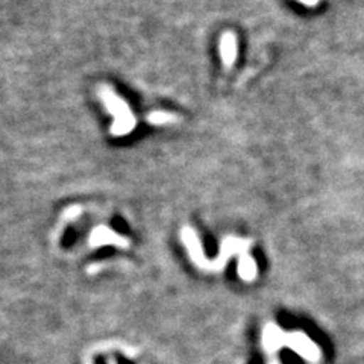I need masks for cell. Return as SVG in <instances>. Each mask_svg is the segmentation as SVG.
<instances>
[{
	"label": "cell",
	"instance_id": "cell-10",
	"mask_svg": "<svg viewBox=\"0 0 364 364\" xmlns=\"http://www.w3.org/2000/svg\"><path fill=\"white\" fill-rule=\"evenodd\" d=\"M269 364H281V361H279V358H278V357H275V358H270Z\"/></svg>",
	"mask_w": 364,
	"mask_h": 364
},
{
	"label": "cell",
	"instance_id": "cell-4",
	"mask_svg": "<svg viewBox=\"0 0 364 364\" xmlns=\"http://www.w3.org/2000/svg\"><path fill=\"white\" fill-rule=\"evenodd\" d=\"M88 243L91 247H100V246H108V245L123 247V249L129 247V240L127 237L117 234L116 231H112L111 228L105 225H100L91 231Z\"/></svg>",
	"mask_w": 364,
	"mask_h": 364
},
{
	"label": "cell",
	"instance_id": "cell-7",
	"mask_svg": "<svg viewBox=\"0 0 364 364\" xmlns=\"http://www.w3.org/2000/svg\"><path fill=\"white\" fill-rule=\"evenodd\" d=\"M147 122L154 127H163V124H170V123H178L179 117L173 112H164V111H154L147 116Z\"/></svg>",
	"mask_w": 364,
	"mask_h": 364
},
{
	"label": "cell",
	"instance_id": "cell-11",
	"mask_svg": "<svg viewBox=\"0 0 364 364\" xmlns=\"http://www.w3.org/2000/svg\"><path fill=\"white\" fill-rule=\"evenodd\" d=\"M109 364H116V363H114V360H109Z\"/></svg>",
	"mask_w": 364,
	"mask_h": 364
},
{
	"label": "cell",
	"instance_id": "cell-6",
	"mask_svg": "<svg viewBox=\"0 0 364 364\" xmlns=\"http://www.w3.org/2000/svg\"><path fill=\"white\" fill-rule=\"evenodd\" d=\"M257 275H258V266H257V261L252 258V255L245 254L242 257H238V277L246 282H250L257 278Z\"/></svg>",
	"mask_w": 364,
	"mask_h": 364
},
{
	"label": "cell",
	"instance_id": "cell-8",
	"mask_svg": "<svg viewBox=\"0 0 364 364\" xmlns=\"http://www.w3.org/2000/svg\"><path fill=\"white\" fill-rule=\"evenodd\" d=\"M82 213V208L79 207V205H73V207H68L64 213H63V219H65V220H73V219H76L79 214Z\"/></svg>",
	"mask_w": 364,
	"mask_h": 364
},
{
	"label": "cell",
	"instance_id": "cell-9",
	"mask_svg": "<svg viewBox=\"0 0 364 364\" xmlns=\"http://www.w3.org/2000/svg\"><path fill=\"white\" fill-rule=\"evenodd\" d=\"M298 2H301L306 6H316L318 4V0H298Z\"/></svg>",
	"mask_w": 364,
	"mask_h": 364
},
{
	"label": "cell",
	"instance_id": "cell-2",
	"mask_svg": "<svg viewBox=\"0 0 364 364\" xmlns=\"http://www.w3.org/2000/svg\"><path fill=\"white\" fill-rule=\"evenodd\" d=\"M181 240L186 245L193 263H195L198 267L208 272L223 270L228 259H230L232 255L237 254L238 257H242L245 254H249V249H250V240H243V238H237V237H226L222 242L219 257L214 261H210L207 257H205L202 243L193 228L190 226L182 228Z\"/></svg>",
	"mask_w": 364,
	"mask_h": 364
},
{
	"label": "cell",
	"instance_id": "cell-1",
	"mask_svg": "<svg viewBox=\"0 0 364 364\" xmlns=\"http://www.w3.org/2000/svg\"><path fill=\"white\" fill-rule=\"evenodd\" d=\"M261 345L270 358H275L282 348H289L310 364H318L322 361V349L316 341L304 331L286 333L277 323L269 322L263 328Z\"/></svg>",
	"mask_w": 364,
	"mask_h": 364
},
{
	"label": "cell",
	"instance_id": "cell-3",
	"mask_svg": "<svg viewBox=\"0 0 364 364\" xmlns=\"http://www.w3.org/2000/svg\"><path fill=\"white\" fill-rule=\"evenodd\" d=\"M100 100L104 102L107 111L114 117L111 134L114 136H124L136 128V119L129 105L109 85L102 84L97 90Z\"/></svg>",
	"mask_w": 364,
	"mask_h": 364
},
{
	"label": "cell",
	"instance_id": "cell-5",
	"mask_svg": "<svg viewBox=\"0 0 364 364\" xmlns=\"http://www.w3.org/2000/svg\"><path fill=\"white\" fill-rule=\"evenodd\" d=\"M238 46H237V37L232 32H225L220 40V56L222 63L226 68H231L237 60Z\"/></svg>",
	"mask_w": 364,
	"mask_h": 364
}]
</instances>
